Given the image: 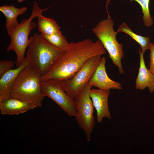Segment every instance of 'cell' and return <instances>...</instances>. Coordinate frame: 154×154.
Instances as JSON below:
<instances>
[{
  "label": "cell",
  "instance_id": "cell-19",
  "mask_svg": "<svg viewBox=\"0 0 154 154\" xmlns=\"http://www.w3.org/2000/svg\"><path fill=\"white\" fill-rule=\"evenodd\" d=\"M14 64L12 61L3 60L0 62V77L5 73L11 69Z\"/></svg>",
  "mask_w": 154,
  "mask_h": 154
},
{
  "label": "cell",
  "instance_id": "cell-4",
  "mask_svg": "<svg viewBox=\"0 0 154 154\" xmlns=\"http://www.w3.org/2000/svg\"><path fill=\"white\" fill-rule=\"evenodd\" d=\"M26 52L31 64L41 76L45 74L64 52L51 45L40 35L35 33Z\"/></svg>",
  "mask_w": 154,
  "mask_h": 154
},
{
  "label": "cell",
  "instance_id": "cell-1",
  "mask_svg": "<svg viewBox=\"0 0 154 154\" xmlns=\"http://www.w3.org/2000/svg\"><path fill=\"white\" fill-rule=\"evenodd\" d=\"M106 53L99 40L93 42L87 38L69 43L68 47L44 75L41 82L53 79L59 81L70 78L79 71L90 58Z\"/></svg>",
  "mask_w": 154,
  "mask_h": 154
},
{
  "label": "cell",
  "instance_id": "cell-11",
  "mask_svg": "<svg viewBox=\"0 0 154 154\" xmlns=\"http://www.w3.org/2000/svg\"><path fill=\"white\" fill-rule=\"evenodd\" d=\"M30 63L26 56L20 66L9 70L0 77V102L11 97V90L16 80L21 71Z\"/></svg>",
  "mask_w": 154,
  "mask_h": 154
},
{
  "label": "cell",
  "instance_id": "cell-8",
  "mask_svg": "<svg viewBox=\"0 0 154 154\" xmlns=\"http://www.w3.org/2000/svg\"><path fill=\"white\" fill-rule=\"evenodd\" d=\"M42 93L55 102L70 117H75L77 112L74 100L64 89L60 81L51 79L41 82Z\"/></svg>",
  "mask_w": 154,
  "mask_h": 154
},
{
  "label": "cell",
  "instance_id": "cell-15",
  "mask_svg": "<svg viewBox=\"0 0 154 154\" xmlns=\"http://www.w3.org/2000/svg\"><path fill=\"white\" fill-rule=\"evenodd\" d=\"M38 18V27L40 34L49 35L60 31V27L53 19L41 14Z\"/></svg>",
  "mask_w": 154,
  "mask_h": 154
},
{
  "label": "cell",
  "instance_id": "cell-3",
  "mask_svg": "<svg viewBox=\"0 0 154 154\" xmlns=\"http://www.w3.org/2000/svg\"><path fill=\"white\" fill-rule=\"evenodd\" d=\"M50 6L44 9H40L36 1H33L31 15L27 19H23L17 26L8 33L11 39V42L6 51L13 50L16 53L17 58L15 62L17 67L20 66L25 58L26 50L32 40V37L29 38L31 31L35 29L36 23L32 21L34 18L42 14L47 10Z\"/></svg>",
  "mask_w": 154,
  "mask_h": 154
},
{
  "label": "cell",
  "instance_id": "cell-21",
  "mask_svg": "<svg viewBox=\"0 0 154 154\" xmlns=\"http://www.w3.org/2000/svg\"><path fill=\"white\" fill-rule=\"evenodd\" d=\"M18 2L21 3L22 2H23V1H24L25 0H17ZM39 1H40L41 0H37Z\"/></svg>",
  "mask_w": 154,
  "mask_h": 154
},
{
  "label": "cell",
  "instance_id": "cell-18",
  "mask_svg": "<svg viewBox=\"0 0 154 154\" xmlns=\"http://www.w3.org/2000/svg\"><path fill=\"white\" fill-rule=\"evenodd\" d=\"M111 0H107L106 2V9L108 12V6ZM135 1L137 2L141 6L143 14V19L144 25L147 27L151 26L153 24V21L151 17L149 10L150 0H130Z\"/></svg>",
  "mask_w": 154,
  "mask_h": 154
},
{
  "label": "cell",
  "instance_id": "cell-16",
  "mask_svg": "<svg viewBox=\"0 0 154 154\" xmlns=\"http://www.w3.org/2000/svg\"><path fill=\"white\" fill-rule=\"evenodd\" d=\"M120 32L127 34L137 42L141 46V51L143 54L147 50L149 49L151 42L149 37H143L135 34L124 22L120 25L117 31V33Z\"/></svg>",
  "mask_w": 154,
  "mask_h": 154
},
{
  "label": "cell",
  "instance_id": "cell-20",
  "mask_svg": "<svg viewBox=\"0 0 154 154\" xmlns=\"http://www.w3.org/2000/svg\"><path fill=\"white\" fill-rule=\"evenodd\" d=\"M150 64L149 70L154 75V44L151 43L149 48Z\"/></svg>",
  "mask_w": 154,
  "mask_h": 154
},
{
  "label": "cell",
  "instance_id": "cell-7",
  "mask_svg": "<svg viewBox=\"0 0 154 154\" xmlns=\"http://www.w3.org/2000/svg\"><path fill=\"white\" fill-rule=\"evenodd\" d=\"M102 55L90 58L72 77L60 81L64 89L71 98L74 99L89 83L100 63Z\"/></svg>",
  "mask_w": 154,
  "mask_h": 154
},
{
  "label": "cell",
  "instance_id": "cell-6",
  "mask_svg": "<svg viewBox=\"0 0 154 154\" xmlns=\"http://www.w3.org/2000/svg\"><path fill=\"white\" fill-rule=\"evenodd\" d=\"M92 86L89 83L74 98L77 112L76 121L84 131L88 141L91 140V135L96 122L94 114V107L89 94Z\"/></svg>",
  "mask_w": 154,
  "mask_h": 154
},
{
  "label": "cell",
  "instance_id": "cell-14",
  "mask_svg": "<svg viewBox=\"0 0 154 154\" xmlns=\"http://www.w3.org/2000/svg\"><path fill=\"white\" fill-rule=\"evenodd\" d=\"M27 9L26 7L18 8L13 5H4L0 7V11L5 17V27L7 33L19 25L17 19L18 16L23 15Z\"/></svg>",
  "mask_w": 154,
  "mask_h": 154
},
{
  "label": "cell",
  "instance_id": "cell-9",
  "mask_svg": "<svg viewBox=\"0 0 154 154\" xmlns=\"http://www.w3.org/2000/svg\"><path fill=\"white\" fill-rule=\"evenodd\" d=\"M110 90H103L100 89L91 88L89 94L94 108L96 112L98 122L101 123L104 118L108 119L112 118L108 104V97Z\"/></svg>",
  "mask_w": 154,
  "mask_h": 154
},
{
  "label": "cell",
  "instance_id": "cell-10",
  "mask_svg": "<svg viewBox=\"0 0 154 154\" xmlns=\"http://www.w3.org/2000/svg\"><path fill=\"white\" fill-rule=\"evenodd\" d=\"M106 57H102L100 63L90 80L89 84L92 87L103 90H121L122 87L120 83L112 80L108 76L106 69Z\"/></svg>",
  "mask_w": 154,
  "mask_h": 154
},
{
  "label": "cell",
  "instance_id": "cell-12",
  "mask_svg": "<svg viewBox=\"0 0 154 154\" xmlns=\"http://www.w3.org/2000/svg\"><path fill=\"white\" fill-rule=\"evenodd\" d=\"M36 107L31 103L12 97L0 102V110L3 115H18Z\"/></svg>",
  "mask_w": 154,
  "mask_h": 154
},
{
  "label": "cell",
  "instance_id": "cell-17",
  "mask_svg": "<svg viewBox=\"0 0 154 154\" xmlns=\"http://www.w3.org/2000/svg\"><path fill=\"white\" fill-rule=\"evenodd\" d=\"M40 34L50 44L60 50L64 52L68 47L69 43L61 31L49 35Z\"/></svg>",
  "mask_w": 154,
  "mask_h": 154
},
{
  "label": "cell",
  "instance_id": "cell-13",
  "mask_svg": "<svg viewBox=\"0 0 154 154\" xmlns=\"http://www.w3.org/2000/svg\"><path fill=\"white\" fill-rule=\"evenodd\" d=\"M140 66L138 74L136 80L135 88L142 90L146 88L150 93L154 91V75L145 66L143 54L140 50Z\"/></svg>",
  "mask_w": 154,
  "mask_h": 154
},
{
  "label": "cell",
  "instance_id": "cell-2",
  "mask_svg": "<svg viewBox=\"0 0 154 154\" xmlns=\"http://www.w3.org/2000/svg\"><path fill=\"white\" fill-rule=\"evenodd\" d=\"M41 76L31 63L20 72L11 91V97L41 107L45 98L41 88Z\"/></svg>",
  "mask_w": 154,
  "mask_h": 154
},
{
  "label": "cell",
  "instance_id": "cell-5",
  "mask_svg": "<svg viewBox=\"0 0 154 154\" xmlns=\"http://www.w3.org/2000/svg\"><path fill=\"white\" fill-rule=\"evenodd\" d=\"M114 24L110 16H108L106 19L99 22L92 29V31L108 51L113 63L118 67L119 73L124 74L121 62L124 56L123 44L119 43L117 40L118 33L114 29Z\"/></svg>",
  "mask_w": 154,
  "mask_h": 154
}]
</instances>
